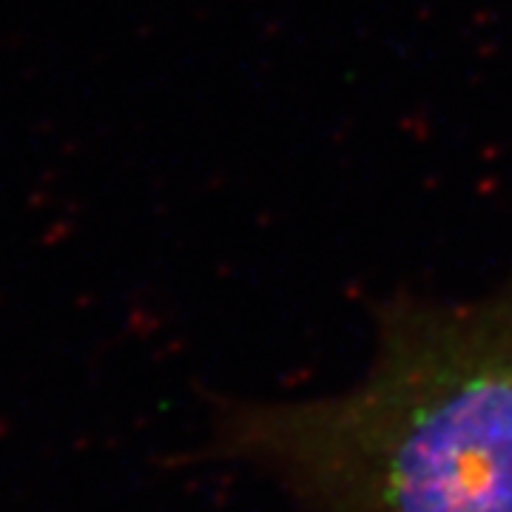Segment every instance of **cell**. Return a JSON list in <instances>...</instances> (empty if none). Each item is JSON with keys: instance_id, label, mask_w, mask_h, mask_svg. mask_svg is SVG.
<instances>
[{"instance_id": "cell-1", "label": "cell", "mask_w": 512, "mask_h": 512, "mask_svg": "<svg viewBox=\"0 0 512 512\" xmlns=\"http://www.w3.org/2000/svg\"><path fill=\"white\" fill-rule=\"evenodd\" d=\"M231 427L316 512H512V274L473 299H387L365 379Z\"/></svg>"}]
</instances>
